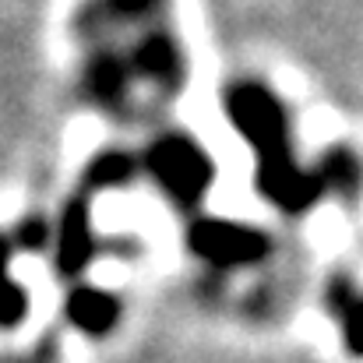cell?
I'll list each match as a JSON object with an SVG mask.
<instances>
[{"label":"cell","instance_id":"obj_1","mask_svg":"<svg viewBox=\"0 0 363 363\" xmlns=\"http://www.w3.org/2000/svg\"><path fill=\"white\" fill-rule=\"evenodd\" d=\"M74 318L85 325V328H106L110 318H113V307L99 296H78V307H74Z\"/></svg>","mask_w":363,"mask_h":363},{"label":"cell","instance_id":"obj_2","mask_svg":"<svg viewBox=\"0 0 363 363\" xmlns=\"http://www.w3.org/2000/svg\"><path fill=\"white\" fill-rule=\"evenodd\" d=\"M350 307H342V328H346V339L350 346L363 353V296L360 300H342Z\"/></svg>","mask_w":363,"mask_h":363}]
</instances>
